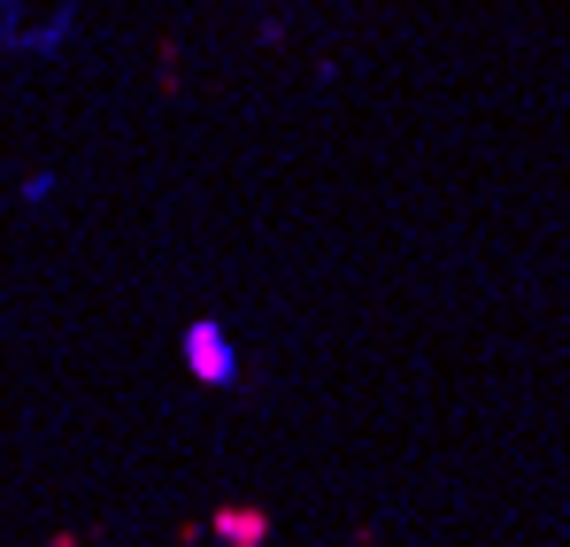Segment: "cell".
Listing matches in <instances>:
<instances>
[{"mask_svg":"<svg viewBox=\"0 0 570 547\" xmlns=\"http://www.w3.org/2000/svg\"><path fill=\"white\" fill-rule=\"evenodd\" d=\"M186 363H193V378H208V385H232L239 370H232V340L216 332V324H193L186 332Z\"/></svg>","mask_w":570,"mask_h":547,"instance_id":"6da1fadb","label":"cell"},{"mask_svg":"<svg viewBox=\"0 0 570 547\" xmlns=\"http://www.w3.org/2000/svg\"><path fill=\"white\" fill-rule=\"evenodd\" d=\"M208 540L216 547H263L271 540V517H263V509H216V517H208Z\"/></svg>","mask_w":570,"mask_h":547,"instance_id":"7a4b0ae2","label":"cell"},{"mask_svg":"<svg viewBox=\"0 0 570 547\" xmlns=\"http://www.w3.org/2000/svg\"><path fill=\"white\" fill-rule=\"evenodd\" d=\"M55 547H86V540H78V533H62V540H55Z\"/></svg>","mask_w":570,"mask_h":547,"instance_id":"3957f363","label":"cell"}]
</instances>
